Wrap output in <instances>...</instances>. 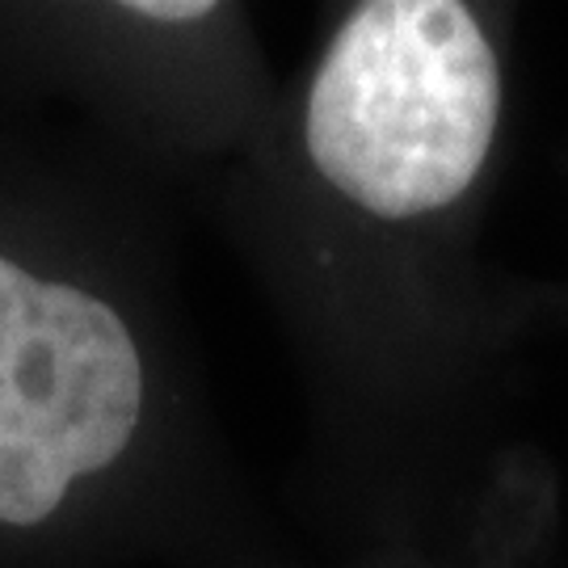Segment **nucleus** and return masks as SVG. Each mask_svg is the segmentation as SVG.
<instances>
[{"instance_id":"1","label":"nucleus","mask_w":568,"mask_h":568,"mask_svg":"<svg viewBox=\"0 0 568 568\" xmlns=\"http://www.w3.org/2000/svg\"><path fill=\"white\" fill-rule=\"evenodd\" d=\"M514 102V4L345 0L257 140L185 203L283 328L295 493L333 556L455 568L544 450L514 405L568 286L488 253Z\"/></svg>"}]
</instances>
